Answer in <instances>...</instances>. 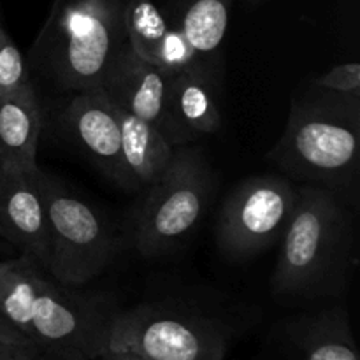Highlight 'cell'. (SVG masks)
Returning <instances> with one entry per match:
<instances>
[{"instance_id":"6da1fadb","label":"cell","mask_w":360,"mask_h":360,"mask_svg":"<svg viewBox=\"0 0 360 360\" xmlns=\"http://www.w3.org/2000/svg\"><path fill=\"white\" fill-rule=\"evenodd\" d=\"M360 95L311 86L292 101L267 158L292 181L320 186L359 207Z\"/></svg>"},{"instance_id":"7a4b0ae2","label":"cell","mask_w":360,"mask_h":360,"mask_svg":"<svg viewBox=\"0 0 360 360\" xmlns=\"http://www.w3.org/2000/svg\"><path fill=\"white\" fill-rule=\"evenodd\" d=\"M0 311L39 350L86 359L108 350L115 316L105 302L58 283L28 253L0 262Z\"/></svg>"},{"instance_id":"3957f363","label":"cell","mask_w":360,"mask_h":360,"mask_svg":"<svg viewBox=\"0 0 360 360\" xmlns=\"http://www.w3.org/2000/svg\"><path fill=\"white\" fill-rule=\"evenodd\" d=\"M129 0H53L27 67L65 94L97 90L127 44Z\"/></svg>"},{"instance_id":"277c9868","label":"cell","mask_w":360,"mask_h":360,"mask_svg":"<svg viewBox=\"0 0 360 360\" xmlns=\"http://www.w3.org/2000/svg\"><path fill=\"white\" fill-rule=\"evenodd\" d=\"M355 214L357 210L336 193L299 186L271 276L274 294L306 299L340 294L354 262Z\"/></svg>"},{"instance_id":"5b68a950","label":"cell","mask_w":360,"mask_h":360,"mask_svg":"<svg viewBox=\"0 0 360 360\" xmlns=\"http://www.w3.org/2000/svg\"><path fill=\"white\" fill-rule=\"evenodd\" d=\"M48 218L46 271L65 287H83L101 276L118 252V239L101 214L58 178L37 171Z\"/></svg>"},{"instance_id":"8992f818","label":"cell","mask_w":360,"mask_h":360,"mask_svg":"<svg viewBox=\"0 0 360 360\" xmlns=\"http://www.w3.org/2000/svg\"><path fill=\"white\" fill-rule=\"evenodd\" d=\"M211 172L197 148L176 146L167 169L148 186L134 227V246L146 259L169 252L199 224L211 195Z\"/></svg>"},{"instance_id":"52a82bcc","label":"cell","mask_w":360,"mask_h":360,"mask_svg":"<svg viewBox=\"0 0 360 360\" xmlns=\"http://www.w3.org/2000/svg\"><path fill=\"white\" fill-rule=\"evenodd\" d=\"M227 327L217 319L160 304L115 313L108 348L132 352L148 360H224Z\"/></svg>"},{"instance_id":"ba28073f","label":"cell","mask_w":360,"mask_h":360,"mask_svg":"<svg viewBox=\"0 0 360 360\" xmlns=\"http://www.w3.org/2000/svg\"><path fill=\"white\" fill-rule=\"evenodd\" d=\"M297 202V186L287 176L246 178L225 199L217 227L218 248L229 259L257 255L283 238Z\"/></svg>"},{"instance_id":"9c48e42d","label":"cell","mask_w":360,"mask_h":360,"mask_svg":"<svg viewBox=\"0 0 360 360\" xmlns=\"http://www.w3.org/2000/svg\"><path fill=\"white\" fill-rule=\"evenodd\" d=\"M101 90L115 108L153 125L174 144L167 115L169 74L137 56L129 42L120 51Z\"/></svg>"},{"instance_id":"30bf717a","label":"cell","mask_w":360,"mask_h":360,"mask_svg":"<svg viewBox=\"0 0 360 360\" xmlns=\"http://www.w3.org/2000/svg\"><path fill=\"white\" fill-rule=\"evenodd\" d=\"M67 127L77 144L90 155L102 174L129 188L122 157V129L116 108L101 88L72 94L62 112Z\"/></svg>"},{"instance_id":"8fae6325","label":"cell","mask_w":360,"mask_h":360,"mask_svg":"<svg viewBox=\"0 0 360 360\" xmlns=\"http://www.w3.org/2000/svg\"><path fill=\"white\" fill-rule=\"evenodd\" d=\"M39 167L0 165V238L48 266V218L37 181Z\"/></svg>"},{"instance_id":"7c38bea8","label":"cell","mask_w":360,"mask_h":360,"mask_svg":"<svg viewBox=\"0 0 360 360\" xmlns=\"http://www.w3.org/2000/svg\"><path fill=\"white\" fill-rule=\"evenodd\" d=\"M167 115L176 146L220 129L221 111L210 69L197 67L169 76Z\"/></svg>"},{"instance_id":"4fadbf2b","label":"cell","mask_w":360,"mask_h":360,"mask_svg":"<svg viewBox=\"0 0 360 360\" xmlns=\"http://www.w3.org/2000/svg\"><path fill=\"white\" fill-rule=\"evenodd\" d=\"M42 112L34 83L0 95V165L30 169L37 165Z\"/></svg>"},{"instance_id":"5bb4252c","label":"cell","mask_w":360,"mask_h":360,"mask_svg":"<svg viewBox=\"0 0 360 360\" xmlns=\"http://www.w3.org/2000/svg\"><path fill=\"white\" fill-rule=\"evenodd\" d=\"M122 129V157L129 188L150 186L167 169L176 146L153 125L116 108Z\"/></svg>"},{"instance_id":"9a60e30c","label":"cell","mask_w":360,"mask_h":360,"mask_svg":"<svg viewBox=\"0 0 360 360\" xmlns=\"http://www.w3.org/2000/svg\"><path fill=\"white\" fill-rule=\"evenodd\" d=\"M231 6L232 0H176L174 14L167 18L188 39L202 65L207 67L224 44Z\"/></svg>"},{"instance_id":"2e32d148","label":"cell","mask_w":360,"mask_h":360,"mask_svg":"<svg viewBox=\"0 0 360 360\" xmlns=\"http://www.w3.org/2000/svg\"><path fill=\"white\" fill-rule=\"evenodd\" d=\"M295 345L302 360H359L348 315L343 309H327L295 329Z\"/></svg>"},{"instance_id":"e0dca14e","label":"cell","mask_w":360,"mask_h":360,"mask_svg":"<svg viewBox=\"0 0 360 360\" xmlns=\"http://www.w3.org/2000/svg\"><path fill=\"white\" fill-rule=\"evenodd\" d=\"M169 20L153 0H129L125 11L127 41L137 56L155 63L158 48L169 30Z\"/></svg>"},{"instance_id":"ac0fdd59","label":"cell","mask_w":360,"mask_h":360,"mask_svg":"<svg viewBox=\"0 0 360 360\" xmlns=\"http://www.w3.org/2000/svg\"><path fill=\"white\" fill-rule=\"evenodd\" d=\"M155 65L160 67L169 76L188 72V70L197 69V67H206L202 65V62L197 56L195 49L192 48L188 39L183 35V32L179 28L172 27V25L169 27L164 39H162L157 58H155Z\"/></svg>"},{"instance_id":"d6986e66","label":"cell","mask_w":360,"mask_h":360,"mask_svg":"<svg viewBox=\"0 0 360 360\" xmlns=\"http://www.w3.org/2000/svg\"><path fill=\"white\" fill-rule=\"evenodd\" d=\"M32 83L23 53L0 21V95Z\"/></svg>"},{"instance_id":"ffe728a7","label":"cell","mask_w":360,"mask_h":360,"mask_svg":"<svg viewBox=\"0 0 360 360\" xmlns=\"http://www.w3.org/2000/svg\"><path fill=\"white\" fill-rule=\"evenodd\" d=\"M313 86L334 94L360 95V63L347 62L334 65L313 81Z\"/></svg>"},{"instance_id":"44dd1931","label":"cell","mask_w":360,"mask_h":360,"mask_svg":"<svg viewBox=\"0 0 360 360\" xmlns=\"http://www.w3.org/2000/svg\"><path fill=\"white\" fill-rule=\"evenodd\" d=\"M39 348L32 343L0 341V360H37Z\"/></svg>"},{"instance_id":"7402d4cb","label":"cell","mask_w":360,"mask_h":360,"mask_svg":"<svg viewBox=\"0 0 360 360\" xmlns=\"http://www.w3.org/2000/svg\"><path fill=\"white\" fill-rule=\"evenodd\" d=\"M0 341H6V343H30L20 330H16L9 322H7V319L2 315V311H0Z\"/></svg>"},{"instance_id":"603a6c76","label":"cell","mask_w":360,"mask_h":360,"mask_svg":"<svg viewBox=\"0 0 360 360\" xmlns=\"http://www.w3.org/2000/svg\"><path fill=\"white\" fill-rule=\"evenodd\" d=\"M37 360H90L79 352H63V350H39Z\"/></svg>"},{"instance_id":"cb8c5ba5","label":"cell","mask_w":360,"mask_h":360,"mask_svg":"<svg viewBox=\"0 0 360 360\" xmlns=\"http://www.w3.org/2000/svg\"><path fill=\"white\" fill-rule=\"evenodd\" d=\"M90 360H148V359L141 357V355H137V354H132V352L111 350V348H108V350H104L102 354L95 355V357Z\"/></svg>"},{"instance_id":"d4e9b609","label":"cell","mask_w":360,"mask_h":360,"mask_svg":"<svg viewBox=\"0 0 360 360\" xmlns=\"http://www.w3.org/2000/svg\"><path fill=\"white\" fill-rule=\"evenodd\" d=\"M246 2H248V4H252V6H257V4L264 2V0H246Z\"/></svg>"}]
</instances>
